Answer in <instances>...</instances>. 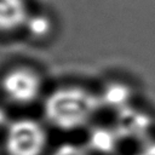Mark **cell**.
<instances>
[{"label": "cell", "mask_w": 155, "mask_h": 155, "mask_svg": "<svg viewBox=\"0 0 155 155\" xmlns=\"http://www.w3.org/2000/svg\"><path fill=\"white\" fill-rule=\"evenodd\" d=\"M24 28L27 29L28 34L35 39H42L47 36L51 31L52 23L48 17L41 13H30Z\"/></svg>", "instance_id": "cell-5"}, {"label": "cell", "mask_w": 155, "mask_h": 155, "mask_svg": "<svg viewBox=\"0 0 155 155\" xmlns=\"http://www.w3.org/2000/svg\"><path fill=\"white\" fill-rule=\"evenodd\" d=\"M46 144V130L35 119H15L5 128L4 145L7 155H42Z\"/></svg>", "instance_id": "cell-2"}, {"label": "cell", "mask_w": 155, "mask_h": 155, "mask_svg": "<svg viewBox=\"0 0 155 155\" xmlns=\"http://www.w3.org/2000/svg\"><path fill=\"white\" fill-rule=\"evenodd\" d=\"M136 155H155V142L145 144Z\"/></svg>", "instance_id": "cell-7"}, {"label": "cell", "mask_w": 155, "mask_h": 155, "mask_svg": "<svg viewBox=\"0 0 155 155\" xmlns=\"http://www.w3.org/2000/svg\"><path fill=\"white\" fill-rule=\"evenodd\" d=\"M101 99L86 88L65 86L52 91L44 101L42 113L48 124L62 131L86 126L99 109Z\"/></svg>", "instance_id": "cell-1"}, {"label": "cell", "mask_w": 155, "mask_h": 155, "mask_svg": "<svg viewBox=\"0 0 155 155\" xmlns=\"http://www.w3.org/2000/svg\"><path fill=\"white\" fill-rule=\"evenodd\" d=\"M29 15L27 0H0V33L8 34L24 28Z\"/></svg>", "instance_id": "cell-4"}, {"label": "cell", "mask_w": 155, "mask_h": 155, "mask_svg": "<svg viewBox=\"0 0 155 155\" xmlns=\"http://www.w3.org/2000/svg\"><path fill=\"white\" fill-rule=\"evenodd\" d=\"M0 87L11 103L28 105L39 98L42 80L39 73L29 67H15L2 75Z\"/></svg>", "instance_id": "cell-3"}, {"label": "cell", "mask_w": 155, "mask_h": 155, "mask_svg": "<svg viewBox=\"0 0 155 155\" xmlns=\"http://www.w3.org/2000/svg\"><path fill=\"white\" fill-rule=\"evenodd\" d=\"M10 120H8V115L6 113V110L0 105V128H6V126L8 125Z\"/></svg>", "instance_id": "cell-8"}, {"label": "cell", "mask_w": 155, "mask_h": 155, "mask_svg": "<svg viewBox=\"0 0 155 155\" xmlns=\"http://www.w3.org/2000/svg\"><path fill=\"white\" fill-rule=\"evenodd\" d=\"M51 155H87V151L76 144H62L54 149Z\"/></svg>", "instance_id": "cell-6"}]
</instances>
